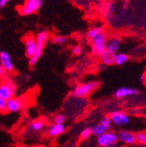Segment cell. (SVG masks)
<instances>
[{
  "label": "cell",
  "instance_id": "cell-6",
  "mask_svg": "<svg viewBox=\"0 0 146 147\" xmlns=\"http://www.w3.org/2000/svg\"><path fill=\"white\" fill-rule=\"evenodd\" d=\"M26 105V98L20 96H13L7 101V109L11 113H17Z\"/></svg>",
  "mask_w": 146,
  "mask_h": 147
},
{
  "label": "cell",
  "instance_id": "cell-25",
  "mask_svg": "<svg viewBox=\"0 0 146 147\" xmlns=\"http://www.w3.org/2000/svg\"><path fill=\"white\" fill-rule=\"evenodd\" d=\"M81 51H82L81 47L80 46H78V45L75 46L74 47H73V49H72V53H74L75 55H76V56H78V55H80L81 53Z\"/></svg>",
  "mask_w": 146,
  "mask_h": 147
},
{
  "label": "cell",
  "instance_id": "cell-10",
  "mask_svg": "<svg viewBox=\"0 0 146 147\" xmlns=\"http://www.w3.org/2000/svg\"><path fill=\"white\" fill-rule=\"evenodd\" d=\"M24 42H25V47H26V55L28 58L32 57L38 47L36 38L32 35H26Z\"/></svg>",
  "mask_w": 146,
  "mask_h": 147
},
{
  "label": "cell",
  "instance_id": "cell-19",
  "mask_svg": "<svg viewBox=\"0 0 146 147\" xmlns=\"http://www.w3.org/2000/svg\"><path fill=\"white\" fill-rule=\"evenodd\" d=\"M128 60H129V56L123 53H116V61H115V64L118 65V66H122L123 64H125Z\"/></svg>",
  "mask_w": 146,
  "mask_h": 147
},
{
  "label": "cell",
  "instance_id": "cell-4",
  "mask_svg": "<svg viewBox=\"0 0 146 147\" xmlns=\"http://www.w3.org/2000/svg\"><path fill=\"white\" fill-rule=\"evenodd\" d=\"M16 94V85L11 80H5L0 82V97L8 101Z\"/></svg>",
  "mask_w": 146,
  "mask_h": 147
},
{
  "label": "cell",
  "instance_id": "cell-17",
  "mask_svg": "<svg viewBox=\"0 0 146 147\" xmlns=\"http://www.w3.org/2000/svg\"><path fill=\"white\" fill-rule=\"evenodd\" d=\"M104 32V28L102 26H94L92 28H90L87 34H86V37L88 39V40H92L95 37H96L97 35L102 33Z\"/></svg>",
  "mask_w": 146,
  "mask_h": 147
},
{
  "label": "cell",
  "instance_id": "cell-21",
  "mask_svg": "<svg viewBox=\"0 0 146 147\" xmlns=\"http://www.w3.org/2000/svg\"><path fill=\"white\" fill-rule=\"evenodd\" d=\"M52 43L54 44H57V45H63L67 42V38L64 36H61V35H56L54 36L52 40Z\"/></svg>",
  "mask_w": 146,
  "mask_h": 147
},
{
  "label": "cell",
  "instance_id": "cell-11",
  "mask_svg": "<svg viewBox=\"0 0 146 147\" xmlns=\"http://www.w3.org/2000/svg\"><path fill=\"white\" fill-rule=\"evenodd\" d=\"M118 141L126 144H134L136 140V134L129 131H121L118 134Z\"/></svg>",
  "mask_w": 146,
  "mask_h": 147
},
{
  "label": "cell",
  "instance_id": "cell-28",
  "mask_svg": "<svg viewBox=\"0 0 146 147\" xmlns=\"http://www.w3.org/2000/svg\"><path fill=\"white\" fill-rule=\"evenodd\" d=\"M109 147H123L122 144H114V145H111V146H109Z\"/></svg>",
  "mask_w": 146,
  "mask_h": 147
},
{
  "label": "cell",
  "instance_id": "cell-2",
  "mask_svg": "<svg viewBox=\"0 0 146 147\" xmlns=\"http://www.w3.org/2000/svg\"><path fill=\"white\" fill-rule=\"evenodd\" d=\"M108 36L105 32L97 35L92 40V53L97 56L101 55L107 51V42Z\"/></svg>",
  "mask_w": 146,
  "mask_h": 147
},
{
  "label": "cell",
  "instance_id": "cell-14",
  "mask_svg": "<svg viewBox=\"0 0 146 147\" xmlns=\"http://www.w3.org/2000/svg\"><path fill=\"white\" fill-rule=\"evenodd\" d=\"M101 61L104 65L107 66H112L115 64V61H116V53H113L111 52L106 51L104 52L101 56Z\"/></svg>",
  "mask_w": 146,
  "mask_h": 147
},
{
  "label": "cell",
  "instance_id": "cell-16",
  "mask_svg": "<svg viewBox=\"0 0 146 147\" xmlns=\"http://www.w3.org/2000/svg\"><path fill=\"white\" fill-rule=\"evenodd\" d=\"M46 126V123L42 120H34L30 123L29 129L32 132H39L41 131Z\"/></svg>",
  "mask_w": 146,
  "mask_h": 147
},
{
  "label": "cell",
  "instance_id": "cell-3",
  "mask_svg": "<svg viewBox=\"0 0 146 147\" xmlns=\"http://www.w3.org/2000/svg\"><path fill=\"white\" fill-rule=\"evenodd\" d=\"M43 5V0H25L20 12L23 16H28L37 12Z\"/></svg>",
  "mask_w": 146,
  "mask_h": 147
},
{
  "label": "cell",
  "instance_id": "cell-13",
  "mask_svg": "<svg viewBox=\"0 0 146 147\" xmlns=\"http://www.w3.org/2000/svg\"><path fill=\"white\" fill-rule=\"evenodd\" d=\"M121 47V40L118 38V37L115 36L112 37L109 40H108L107 42V51L111 52L113 53H116L118 52V50L120 49Z\"/></svg>",
  "mask_w": 146,
  "mask_h": 147
},
{
  "label": "cell",
  "instance_id": "cell-22",
  "mask_svg": "<svg viewBox=\"0 0 146 147\" xmlns=\"http://www.w3.org/2000/svg\"><path fill=\"white\" fill-rule=\"evenodd\" d=\"M136 140L140 144H146V132H139L136 134Z\"/></svg>",
  "mask_w": 146,
  "mask_h": 147
},
{
  "label": "cell",
  "instance_id": "cell-23",
  "mask_svg": "<svg viewBox=\"0 0 146 147\" xmlns=\"http://www.w3.org/2000/svg\"><path fill=\"white\" fill-rule=\"evenodd\" d=\"M7 111V101L2 97H0V113H5Z\"/></svg>",
  "mask_w": 146,
  "mask_h": 147
},
{
  "label": "cell",
  "instance_id": "cell-18",
  "mask_svg": "<svg viewBox=\"0 0 146 147\" xmlns=\"http://www.w3.org/2000/svg\"><path fill=\"white\" fill-rule=\"evenodd\" d=\"M36 40H37V44L40 46H45L46 41L48 40V32L46 31H41L40 32L37 36H36Z\"/></svg>",
  "mask_w": 146,
  "mask_h": 147
},
{
  "label": "cell",
  "instance_id": "cell-24",
  "mask_svg": "<svg viewBox=\"0 0 146 147\" xmlns=\"http://www.w3.org/2000/svg\"><path fill=\"white\" fill-rule=\"evenodd\" d=\"M65 121H66V117L63 114H59L55 116V117L53 119L54 123H58V124H64Z\"/></svg>",
  "mask_w": 146,
  "mask_h": 147
},
{
  "label": "cell",
  "instance_id": "cell-27",
  "mask_svg": "<svg viewBox=\"0 0 146 147\" xmlns=\"http://www.w3.org/2000/svg\"><path fill=\"white\" fill-rule=\"evenodd\" d=\"M10 1L11 0H0V9L4 8Z\"/></svg>",
  "mask_w": 146,
  "mask_h": 147
},
{
  "label": "cell",
  "instance_id": "cell-9",
  "mask_svg": "<svg viewBox=\"0 0 146 147\" xmlns=\"http://www.w3.org/2000/svg\"><path fill=\"white\" fill-rule=\"evenodd\" d=\"M0 65L4 67L6 73H12L15 69L11 55L6 51H0Z\"/></svg>",
  "mask_w": 146,
  "mask_h": 147
},
{
  "label": "cell",
  "instance_id": "cell-5",
  "mask_svg": "<svg viewBox=\"0 0 146 147\" xmlns=\"http://www.w3.org/2000/svg\"><path fill=\"white\" fill-rule=\"evenodd\" d=\"M118 136L113 131H108L97 137V144L101 147H109L117 144Z\"/></svg>",
  "mask_w": 146,
  "mask_h": 147
},
{
  "label": "cell",
  "instance_id": "cell-29",
  "mask_svg": "<svg viewBox=\"0 0 146 147\" xmlns=\"http://www.w3.org/2000/svg\"><path fill=\"white\" fill-rule=\"evenodd\" d=\"M139 147H146V144H142V145L139 146Z\"/></svg>",
  "mask_w": 146,
  "mask_h": 147
},
{
  "label": "cell",
  "instance_id": "cell-8",
  "mask_svg": "<svg viewBox=\"0 0 146 147\" xmlns=\"http://www.w3.org/2000/svg\"><path fill=\"white\" fill-rule=\"evenodd\" d=\"M109 118L111 119L112 123H114L116 126H122V125H126L130 123L131 118L128 116L126 113L122 112V111H119V110H116V111H114L110 114V117Z\"/></svg>",
  "mask_w": 146,
  "mask_h": 147
},
{
  "label": "cell",
  "instance_id": "cell-26",
  "mask_svg": "<svg viewBox=\"0 0 146 147\" xmlns=\"http://www.w3.org/2000/svg\"><path fill=\"white\" fill-rule=\"evenodd\" d=\"M0 79H3L4 81L7 80V73L1 65H0Z\"/></svg>",
  "mask_w": 146,
  "mask_h": 147
},
{
  "label": "cell",
  "instance_id": "cell-12",
  "mask_svg": "<svg viewBox=\"0 0 146 147\" xmlns=\"http://www.w3.org/2000/svg\"><path fill=\"white\" fill-rule=\"evenodd\" d=\"M138 92L139 91L136 88L122 87V88H120L115 91L114 96L116 98H124V97H128V96H135V95L138 94Z\"/></svg>",
  "mask_w": 146,
  "mask_h": 147
},
{
  "label": "cell",
  "instance_id": "cell-15",
  "mask_svg": "<svg viewBox=\"0 0 146 147\" xmlns=\"http://www.w3.org/2000/svg\"><path fill=\"white\" fill-rule=\"evenodd\" d=\"M65 125L64 124H58V123H53L48 131V134L50 137L55 138L61 134H62L65 131Z\"/></svg>",
  "mask_w": 146,
  "mask_h": 147
},
{
  "label": "cell",
  "instance_id": "cell-1",
  "mask_svg": "<svg viewBox=\"0 0 146 147\" xmlns=\"http://www.w3.org/2000/svg\"><path fill=\"white\" fill-rule=\"evenodd\" d=\"M99 87V82H85V83H81L77 85L75 89L73 90L72 95L78 97H85L87 95H89L91 92H93L95 89H96Z\"/></svg>",
  "mask_w": 146,
  "mask_h": 147
},
{
  "label": "cell",
  "instance_id": "cell-20",
  "mask_svg": "<svg viewBox=\"0 0 146 147\" xmlns=\"http://www.w3.org/2000/svg\"><path fill=\"white\" fill-rule=\"evenodd\" d=\"M93 134V131H92V128H89V127H87L85 129H83V130L81 131V138L82 140H87L90 138V136Z\"/></svg>",
  "mask_w": 146,
  "mask_h": 147
},
{
  "label": "cell",
  "instance_id": "cell-7",
  "mask_svg": "<svg viewBox=\"0 0 146 147\" xmlns=\"http://www.w3.org/2000/svg\"><path fill=\"white\" fill-rule=\"evenodd\" d=\"M112 122L111 119L109 117H104L102 118L100 123H98L97 124H96L93 128H92V131H93V135L98 137L105 132L109 131V129L111 127Z\"/></svg>",
  "mask_w": 146,
  "mask_h": 147
}]
</instances>
